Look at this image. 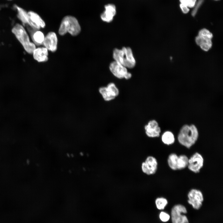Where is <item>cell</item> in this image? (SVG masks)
<instances>
[{"instance_id": "6da1fadb", "label": "cell", "mask_w": 223, "mask_h": 223, "mask_svg": "<svg viewBox=\"0 0 223 223\" xmlns=\"http://www.w3.org/2000/svg\"><path fill=\"white\" fill-rule=\"evenodd\" d=\"M198 137V131L194 125H185L181 129L177 139L180 144L189 148L195 143Z\"/></svg>"}, {"instance_id": "7a4b0ae2", "label": "cell", "mask_w": 223, "mask_h": 223, "mask_svg": "<svg viewBox=\"0 0 223 223\" xmlns=\"http://www.w3.org/2000/svg\"><path fill=\"white\" fill-rule=\"evenodd\" d=\"M112 55L114 61L127 68H132L136 65L135 59L129 47H123L120 49L116 48L113 50Z\"/></svg>"}, {"instance_id": "3957f363", "label": "cell", "mask_w": 223, "mask_h": 223, "mask_svg": "<svg viewBox=\"0 0 223 223\" xmlns=\"http://www.w3.org/2000/svg\"><path fill=\"white\" fill-rule=\"evenodd\" d=\"M81 31L80 26L77 19L73 16L68 15L62 19L58 32L62 36L68 33L72 36H76L80 33Z\"/></svg>"}, {"instance_id": "277c9868", "label": "cell", "mask_w": 223, "mask_h": 223, "mask_svg": "<svg viewBox=\"0 0 223 223\" xmlns=\"http://www.w3.org/2000/svg\"><path fill=\"white\" fill-rule=\"evenodd\" d=\"M12 31L25 50L29 54H33L36 48L35 44L30 42L28 35L23 27L17 24L12 28Z\"/></svg>"}, {"instance_id": "5b68a950", "label": "cell", "mask_w": 223, "mask_h": 223, "mask_svg": "<svg viewBox=\"0 0 223 223\" xmlns=\"http://www.w3.org/2000/svg\"><path fill=\"white\" fill-rule=\"evenodd\" d=\"M109 68L112 74L118 79L128 80L132 77L131 74L128 72L126 68L115 61L110 63Z\"/></svg>"}, {"instance_id": "8992f818", "label": "cell", "mask_w": 223, "mask_h": 223, "mask_svg": "<svg viewBox=\"0 0 223 223\" xmlns=\"http://www.w3.org/2000/svg\"><path fill=\"white\" fill-rule=\"evenodd\" d=\"M187 210L185 207L181 204L174 205L171 212L172 223H189L188 219L183 213H186Z\"/></svg>"}, {"instance_id": "52a82bcc", "label": "cell", "mask_w": 223, "mask_h": 223, "mask_svg": "<svg viewBox=\"0 0 223 223\" xmlns=\"http://www.w3.org/2000/svg\"><path fill=\"white\" fill-rule=\"evenodd\" d=\"M188 203L192 205L193 208L198 210L201 208L203 197L200 190L195 189H191L188 192Z\"/></svg>"}, {"instance_id": "ba28073f", "label": "cell", "mask_w": 223, "mask_h": 223, "mask_svg": "<svg viewBox=\"0 0 223 223\" xmlns=\"http://www.w3.org/2000/svg\"><path fill=\"white\" fill-rule=\"evenodd\" d=\"M157 167L158 162L154 156H149L142 163L141 169L144 173L150 175L155 173Z\"/></svg>"}, {"instance_id": "9c48e42d", "label": "cell", "mask_w": 223, "mask_h": 223, "mask_svg": "<svg viewBox=\"0 0 223 223\" xmlns=\"http://www.w3.org/2000/svg\"><path fill=\"white\" fill-rule=\"evenodd\" d=\"M204 159L202 155L198 152L194 153L189 159L188 167L192 172L199 173L203 165Z\"/></svg>"}, {"instance_id": "30bf717a", "label": "cell", "mask_w": 223, "mask_h": 223, "mask_svg": "<svg viewBox=\"0 0 223 223\" xmlns=\"http://www.w3.org/2000/svg\"><path fill=\"white\" fill-rule=\"evenodd\" d=\"M145 134L149 138L159 137L161 132V129L157 121L154 120H150L144 127Z\"/></svg>"}, {"instance_id": "8fae6325", "label": "cell", "mask_w": 223, "mask_h": 223, "mask_svg": "<svg viewBox=\"0 0 223 223\" xmlns=\"http://www.w3.org/2000/svg\"><path fill=\"white\" fill-rule=\"evenodd\" d=\"M58 38L56 33L50 32L45 37L43 44L48 50L55 52L57 48Z\"/></svg>"}, {"instance_id": "7c38bea8", "label": "cell", "mask_w": 223, "mask_h": 223, "mask_svg": "<svg viewBox=\"0 0 223 223\" xmlns=\"http://www.w3.org/2000/svg\"><path fill=\"white\" fill-rule=\"evenodd\" d=\"M28 23L32 27L36 29H39L45 27V22L40 16L33 11L28 12Z\"/></svg>"}, {"instance_id": "4fadbf2b", "label": "cell", "mask_w": 223, "mask_h": 223, "mask_svg": "<svg viewBox=\"0 0 223 223\" xmlns=\"http://www.w3.org/2000/svg\"><path fill=\"white\" fill-rule=\"evenodd\" d=\"M105 11L101 15V18L104 22H110L116 14V7L114 5L109 4L105 5Z\"/></svg>"}, {"instance_id": "5bb4252c", "label": "cell", "mask_w": 223, "mask_h": 223, "mask_svg": "<svg viewBox=\"0 0 223 223\" xmlns=\"http://www.w3.org/2000/svg\"><path fill=\"white\" fill-rule=\"evenodd\" d=\"M33 54L34 59L38 62H45L48 60V50L45 47L36 48Z\"/></svg>"}, {"instance_id": "9a60e30c", "label": "cell", "mask_w": 223, "mask_h": 223, "mask_svg": "<svg viewBox=\"0 0 223 223\" xmlns=\"http://www.w3.org/2000/svg\"><path fill=\"white\" fill-rule=\"evenodd\" d=\"M99 92L103 99L106 101H112L116 98L109 91L107 86H102L99 89Z\"/></svg>"}, {"instance_id": "2e32d148", "label": "cell", "mask_w": 223, "mask_h": 223, "mask_svg": "<svg viewBox=\"0 0 223 223\" xmlns=\"http://www.w3.org/2000/svg\"><path fill=\"white\" fill-rule=\"evenodd\" d=\"M161 140L164 144L169 145L174 142L175 138L173 134L170 131H166L162 135Z\"/></svg>"}, {"instance_id": "e0dca14e", "label": "cell", "mask_w": 223, "mask_h": 223, "mask_svg": "<svg viewBox=\"0 0 223 223\" xmlns=\"http://www.w3.org/2000/svg\"><path fill=\"white\" fill-rule=\"evenodd\" d=\"M189 158L185 155H182L178 156L177 161V169L181 170L188 166Z\"/></svg>"}, {"instance_id": "ac0fdd59", "label": "cell", "mask_w": 223, "mask_h": 223, "mask_svg": "<svg viewBox=\"0 0 223 223\" xmlns=\"http://www.w3.org/2000/svg\"><path fill=\"white\" fill-rule=\"evenodd\" d=\"M178 156L174 153L169 155L168 158L167 162L169 167L174 170H177V165Z\"/></svg>"}, {"instance_id": "d6986e66", "label": "cell", "mask_w": 223, "mask_h": 223, "mask_svg": "<svg viewBox=\"0 0 223 223\" xmlns=\"http://www.w3.org/2000/svg\"><path fill=\"white\" fill-rule=\"evenodd\" d=\"M18 11V16L22 22L24 24L28 23V12L23 9L16 6Z\"/></svg>"}, {"instance_id": "ffe728a7", "label": "cell", "mask_w": 223, "mask_h": 223, "mask_svg": "<svg viewBox=\"0 0 223 223\" xmlns=\"http://www.w3.org/2000/svg\"><path fill=\"white\" fill-rule=\"evenodd\" d=\"M33 38L35 43L40 45L43 43L45 36L42 32L38 31L34 33Z\"/></svg>"}, {"instance_id": "44dd1931", "label": "cell", "mask_w": 223, "mask_h": 223, "mask_svg": "<svg viewBox=\"0 0 223 223\" xmlns=\"http://www.w3.org/2000/svg\"><path fill=\"white\" fill-rule=\"evenodd\" d=\"M168 203L166 199L162 197L158 198L155 200L156 207L159 210L164 209Z\"/></svg>"}, {"instance_id": "7402d4cb", "label": "cell", "mask_w": 223, "mask_h": 223, "mask_svg": "<svg viewBox=\"0 0 223 223\" xmlns=\"http://www.w3.org/2000/svg\"><path fill=\"white\" fill-rule=\"evenodd\" d=\"M108 89L114 97L116 98L119 94V90L115 84L113 82H110L106 86Z\"/></svg>"}, {"instance_id": "603a6c76", "label": "cell", "mask_w": 223, "mask_h": 223, "mask_svg": "<svg viewBox=\"0 0 223 223\" xmlns=\"http://www.w3.org/2000/svg\"><path fill=\"white\" fill-rule=\"evenodd\" d=\"M198 35L206 39H212L213 34L206 28H203L199 32Z\"/></svg>"}, {"instance_id": "cb8c5ba5", "label": "cell", "mask_w": 223, "mask_h": 223, "mask_svg": "<svg viewBox=\"0 0 223 223\" xmlns=\"http://www.w3.org/2000/svg\"><path fill=\"white\" fill-rule=\"evenodd\" d=\"M212 46V41L211 40H210L203 42L199 46L203 50L207 51L211 49Z\"/></svg>"}, {"instance_id": "d4e9b609", "label": "cell", "mask_w": 223, "mask_h": 223, "mask_svg": "<svg viewBox=\"0 0 223 223\" xmlns=\"http://www.w3.org/2000/svg\"><path fill=\"white\" fill-rule=\"evenodd\" d=\"M181 4L188 8L194 7L196 4L197 0H179Z\"/></svg>"}, {"instance_id": "484cf974", "label": "cell", "mask_w": 223, "mask_h": 223, "mask_svg": "<svg viewBox=\"0 0 223 223\" xmlns=\"http://www.w3.org/2000/svg\"><path fill=\"white\" fill-rule=\"evenodd\" d=\"M203 0H199L197 4H195V7L192 12L191 15L193 16H194L196 15L199 8L203 3Z\"/></svg>"}, {"instance_id": "4316f807", "label": "cell", "mask_w": 223, "mask_h": 223, "mask_svg": "<svg viewBox=\"0 0 223 223\" xmlns=\"http://www.w3.org/2000/svg\"><path fill=\"white\" fill-rule=\"evenodd\" d=\"M160 220L163 222L168 221L170 218L169 215L167 213L162 212L160 215Z\"/></svg>"}, {"instance_id": "83f0119b", "label": "cell", "mask_w": 223, "mask_h": 223, "mask_svg": "<svg viewBox=\"0 0 223 223\" xmlns=\"http://www.w3.org/2000/svg\"><path fill=\"white\" fill-rule=\"evenodd\" d=\"M180 6L182 11L184 13L186 14L189 11V9L187 6L181 3Z\"/></svg>"}, {"instance_id": "f1b7e54d", "label": "cell", "mask_w": 223, "mask_h": 223, "mask_svg": "<svg viewBox=\"0 0 223 223\" xmlns=\"http://www.w3.org/2000/svg\"></svg>"}]
</instances>
